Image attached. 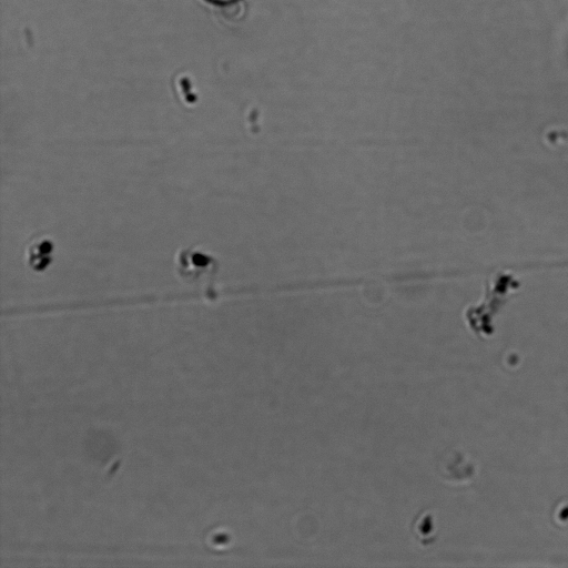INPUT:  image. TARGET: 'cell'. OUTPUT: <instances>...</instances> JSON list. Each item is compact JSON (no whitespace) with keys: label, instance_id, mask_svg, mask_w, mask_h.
<instances>
[{"label":"cell","instance_id":"1","mask_svg":"<svg viewBox=\"0 0 568 568\" xmlns=\"http://www.w3.org/2000/svg\"><path fill=\"white\" fill-rule=\"evenodd\" d=\"M241 13H242V7L235 0L227 2V4L224 8V16L229 19H236L241 16Z\"/></svg>","mask_w":568,"mask_h":568},{"label":"cell","instance_id":"2","mask_svg":"<svg viewBox=\"0 0 568 568\" xmlns=\"http://www.w3.org/2000/svg\"><path fill=\"white\" fill-rule=\"evenodd\" d=\"M211 1H214V2H231V1H234V0H211Z\"/></svg>","mask_w":568,"mask_h":568}]
</instances>
